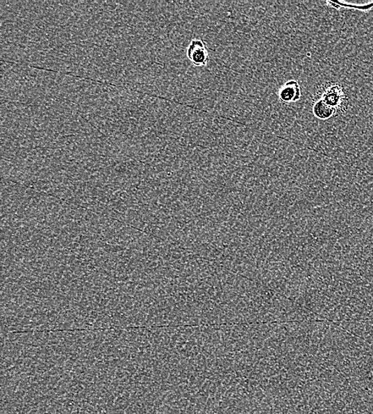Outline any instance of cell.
Returning a JSON list of instances; mask_svg holds the SVG:
<instances>
[{"instance_id": "obj_1", "label": "cell", "mask_w": 373, "mask_h": 414, "mask_svg": "<svg viewBox=\"0 0 373 414\" xmlns=\"http://www.w3.org/2000/svg\"><path fill=\"white\" fill-rule=\"evenodd\" d=\"M314 98L321 99L338 113L342 115L347 111L350 98L348 90L342 83L338 81H326L318 88Z\"/></svg>"}, {"instance_id": "obj_2", "label": "cell", "mask_w": 373, "mask_h": 414, "mask_svg": "<svg viewBox=\"0 0 373 414\" xmlns=\"http://www.w3.org/2000/svg\"><path fill=\"white\" fill-rule=\"evenodd\" d=\"M188 57L195 66L206 65L210 60V54L205 42L200 38L192 40L188 49Z\"/></svg>"}, {"instance_id": "obj_3", "label": "cell", "mask_w": 373, "mask_h": 414, "mask_svg": "<svg viewBox=\"0 0 373 414\" xmlns=\"http://www.w3.org/2000/svg\"><path fill=\"white\" fill-rule=\"evenodd\" d=\"M279 101L284 104H290L300 100L301 90L299 83L295 80H290L281 87L278 93Z\"/></svg>"}, {"instance_id": "obj_4", "label": "cell", "mask_w": 373, "mask_h": 414, "mask_svg": "<svg viewBox=\"0 0 373 414\" xmlns=\"http://www.w3.org/2000/svg\"><path fill=\"white\" fill-rule=\"evenodd\" d=\"M312 112L315 117L322 120H327L334 117H338L335 109L329 106L321 99L314 98L313 100Z\"/></svg>"}, {"instance_id": "obj_5", "label": "cell", "mask_w": 373, "mask_h": 414, "mask_svg": "<svg viewBox=\"0 0 373 414\" xmlns=\"http://www.w3.org/2000/svg\"><path fill=\"white\" fill-rule=\"evenodd\" d=\"M327 4H328L329 7L335 8V9H340L341 8H345L360 10H369L373 8V3H371L370 4L365 5V6H356V5H350V4H347L345 3H340V2L335 3V2H331V1H328Z\"/></svg>"}]
</instances>
